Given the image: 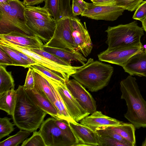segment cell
Here are the masks:
<instances>
[{
    "label": "cell",
    "mask_w": 146,
    "mask_h": 146,
    "mask_svg": "<svg viewBox=\"0 0 146 146\" xmlns=\"http://www.w3.org/2000/svg\"><path fill=\"white\" fill-rule=\"evenodd\" d=\"M12 116L14 125L31 133L40 128L46 113L38 106L29 96L23 86L19 85Z\"/></svg>",
    "instance_id": "obj_1"
},
{
    "label": "cell",
    "mask_w": 146,
    "mask_h": 146,
    "mask_svg": "<svg viewBox=\"0 0 146 146\" xmlns=\"http://www.w3.org/2000/svg\"><path fill=\"white\" fill-rule=\"evenodd\" d=\"M136 78L129 75L120 82L121 98L126 102L124 116L135 128L146 127V101L141 95Z\"/></svg>",
    "instance_id": "obj_2"
},
{
    "label": "cell",
    "mask_w": 146,
    "mask_h": 146,
    "mask_svg": "<svg viewBox=\"0 0 146 146\" xmlns=\"http://www.w3.org/2000/svg\"><path fill=\"white\" fill-rule=\"evenodd\" d=\"M113 71L110 65L90 58L71 76L89 91L96 92L108 85Z\"/></svg>",
    "instance_id": "obj_3"
},
{
    "label": "cell",
    "mask_w": 146,
    "mask_h": 146,
    "mask_svg": "<svg viewBox=\"0 0 146 146\" xmlns=\"http://www.w3.org/2000/svg\"><path fill=\"white\" fill-rule=\"evenodd\" d=\"M144 31L136 21L126 24L109 26L105 31L107 33L106 42L108 48L142 45L141 38L144 34Z\"/></svg>",
    "instance_id": "obj_4"
},
{
    "label": "cell",
    "mask_w": 146,
    "mask_h": 146,
    "mask_svg": "<svg viewBox=\"0 0 146 146\" xmlns=\"http://www.w3.org/2000/svg\"><path fill=\"white\" fill-rule=\"evenodd\" d=\"M12 8L6 14L0 13V34L15 32L25 35L37 36L27 24L25 15L26 6L19 0H10Z\"/></svg>",
    "instance_id": "obj_5"
},
{
    "label": "cell",
    "mask_w": 146,
    "mask_h": 146,
    "mask_svg": "<svg viewBox=\"0 0 146 146\" xmlns=\"http://www.w3.org/2000/svg\"><path fill=\"white\" fill-rule=\"evenodd\" d=\"M54 119L47 118L40 127L39 131L46 146H76L78 141L73 132L60 129L55 123Z\"/></svg>",
    "instance_id": "obj_6"
},
{
    "label": "cell",
    "mask_w": 146,
    "mask_h": 146,
    "mask_svg": "<svg viewBox=\"0 0 146 146\" xmlns=\"http://www.w3.org/2000/svg\"><path fill=\"white\" fill-rule=\"evenodd\" d=\"M5 45L23 52L36 60L38 64L58 75L67 81L72 75L82 66H68L52 61L31 50L28 47L15 45L7 42H0Z\"/></svg>",
    "instance_id": "obj_7"
},
{
    "label": "cell",
    "mask_w": 146,
    "mask_h": 146,
    "mask_svg": "<svg viewBox=\"0 0 146 146\" xmlns=\"http://www.w3.org/2000/svg\"><path fill=\"white\" fill-rule=\"evenodd\" d=\"M43 46L76 50L72 36L71 24L70 18L67 17L56 21V25L51 38Z\"/></svg>",
    "instance_id": "obj_8"
},
{
    "label": "cell",
    "mask_w": 146,
    "mask_h": 146,
    "mask_svg": "<svg viewBox=\"0 0 146 146\" xmlns=\"http://www.w3.org/2000/svg\"><path fill=\"white\" fill-rule=\"evenodd\" d=\"M143 50L142 45L107 48L99 54L98 58L101 61L122 67L132 56Z\"/></svg>",
    "instance_id": "obj_9"
},
{
    "label": "cell",
    "mask_w": 146,
    "mask_h": 146,
    "mask_svg": "<svg viewBox=\"0 0 146 146\" xmlns=\"http://www.w3.org/2000/svg\"><path fill=\"white\" fill-rule=\"evenodd\" d=\"M70 19L72 36L76 50L86 57L91 53L93 45L86 23L84 22L83 25L76 16L72 17Z\"/></svg>",
    "instance_id": "obj_10"
},
{
    "label": "cell",
    "mask_w": 146,
    "mask_h": 146,
    "mask_svg": "<svg viewBox=\"0 0 146 146\" xmlns=\"http://www.w3.org/2000/svg\"><path fill=\"white\" fill-rule=\"evenodd\" d=\"M125 10L117 5H98L87 2V7L81 15L96 20L113 21L122 15Z\"/></svg>",
    "instance_id": "obj_11"
},
{
    "label": "cell",
    "mask_w": 146,
    "mask_h": 146,
    "mask_svg": "<svg viewBox=\"0 0 146 146\" xmlns=\"http://www.w3.org/2000/svg\"><path fill=\"white\" fill-rule=\"evenodd\" d=\"M50 80L61 97L69 114L75 121L78 122L90 114L72 96L68 90L66 84Z\"/></svg>",
    "instance_id": "obj_12"
},
{
    "label": "cell",
    "mask_w": 146,
    "mask_h": 146,
    "mask_svg": "<svg viewBox=\"0 0 146 146\" xmlns=\"http://www.w3.org/2000/svg\"><path fill=\"white\" fill-rule=\"evenodd\" d=\"M66 85L71 94L86 111L92 114L96 111V101L82 84L72 79L66 81Z\"/></svg>",
    "instance_id": "obj_13"
},
{
    "label": "cell",
    "mask_w": 146,
    "mask_h": 146,
    "mask_svg": "<svg viewBox=\"0 0 146 146\" xmlns=\"http://www.w3.org/2000/svg\"><path fill=\"white\" fill-rule=\"evenodd\" d=\"M68 123L78 141L76 146H98V134L95 131L76 121H69Z\"/></svg>",
    "instance_id": "obj_14"
},
{
    "label": "cell",
    "mask_w": 146,
    "mask_h": 146,
    "mask_svg": "<svg viewBox=\"0 0 146 146\" xmlns=\"http://www.w3.org/2000/svg\"><path fill=\"white\" fill-rule=\"evenodd\" d=\"M0 42H7L21 46L30 48H41L44 44L37 36L25 35L12 32L6 34H0Z\"/></svg>",
    "instance_id": "obj_15"
},
{
    "label": "cell",
    "mask_w": 146,
    "mask_h": 146,
    "mask_svg": "<svg viewBox=\"0 0 146 146\" xmlns=\"http://www.w3.org/2000/svg\"><path fill=\"white\" fill-rule=\"evenodd\" d=\"M26 17L27 26L42 40L47 42L51 38L55 29L56 20L47 21L27 16Z\"/></svg>",
    "instance_id": "obj_16"
},
{
    "label": "cell",
    "mask_w": 146,
    "mask_h": 146,
    "mask_svg": "<svg viewBox=\"0 0 146 146\" xmlns=\"http://www.w3.org/2000/svg\"><path fill=\"white\" fill-rule=\"evenodd\" d=\"M122 67L130 75L146 77V52L143 50L135 54Z\"/></svg>",
    "instance_id": "obj_17"
},
{
    "label": "cell",
    "mask_w": 146,
    "mask_h": 146,
    "mask_svg": "<svg viewBox=\"0 0 146 146\" xmlns=\"http://www.w3.org/2000/svg\"><path fill=\"white\" fill-rule=\"evenodd\" d=\"M122 122L104 115L101 111H98L80 121V124L89 127L94 131L98 127L117 126Z\"/></svg>",
    "instance_id": "obj_18"
},
{
    "label": "cell",
    "mask_w": 146,
    "mask_h": 146,
    "mask_svg": "<svg viewBox=\"0 0 146 146\" xmlns=\"http://www.w3.org/2000/svg\"><path fill=\"white\" fill-rule=\"evenodd\" d=\"M42 48L45 51L61 58L70 64L71 62L74 61L78 62L83 65L88 61L85 57L77 50L73 51L66 48L46 46H43Z\"/></svg>",
    "instance_id": "obj_19"
},
{
    "label": "cell",
    "mask_w": 146,
    "mask_h": 146,
    "mask_svg": "<svg viewBox=\"0 0 146 146\" xmlns=\"http://www.w3.org/2000/svg\"><path fill=\"white\" fill-rule=\"evenodd\" d=\"M33 70L35 83L34 89L55 106L56 99L48 78L43 74Z\"/></svg>",
    "instance_id": "obj_20"
},
{
    "label": "cell",
    "mask_w": 146,
    "mask_h": 146,
    "mask_svg": "<svg viewBox=\"0 0 146 146\" xmlns=\"http://www.w3.org/2000/svg\"><path fill=\"white\" fill-rule=\"evenodd\" d=\"M25 90L38 106L52 117L59 119L57 110L51 101L41 95L34 88Z\"/></svg>",
    "instance_id": "obj_21"
},
{
    "label": "cell",
    "mask_w": 146,
    "mask_h": 146,
    "mask_svg": "<svg viewBox=\"0 0 146 146\" xmlns=\"http://www.w3.org/2000/svg\"><path fill=\"white\" fill-rule=\"evenodd\" d=\"M16 96V90L14 89L0 93V109L12 116L15 108Z\"/></svg>",
    "instance_id": "obj_22"
},
{
    "label": "cell",
    "mask_w": 146,
    "mask_h": 146,
    "mask_svg": "<svg viewBox=\"0 0 146 146\" xmlns=\"http://www.w3.org/2000/svg\"><path fill=\"white\" fill-rule=\"evenodd\" d=\"M105 127L119 134L130 142L132 146H136L135 134V128L132 123L122 122L119 125L117 126Z\"/></svg>",
    "instance_id": "obj_23"
},
{
    "label": "cell",
    "mask_w": 146,
    "mask_h": 146,
    "mask_svg": "<svg viewBox=\"0 0 146 146\" xmlns=\"http://www.w3.org/2000/svg\"><path fill=\"white\" fill-rule=\"evenodd\" d=\"M25 13L26 16L36 19L47 21L55 20L48 9L44 7H41L39 6H26Z\"/></svg>",
    "instance_id": "obj_24"
},
{
    "label": "cell",
    "mask_w": 146,
    "mask_h": 146,
    "mask_svg": "<svg viewBox=\"0 0 146 146\" xmlns=\"http://www.w3.org/2000/svg\"><path fill=\"white\" fill-rule=\"evenodd\" d=\"M14 80L11 72H8L5 66L0 65V93L15 88Z\"/></svg>",
    "instance_id": "obj_25"
},
{
    "label": "cell",
    "mask_w": 146,
    "mask_h": 146,
    "mask_svg": "<svg viewBox=\"0 0 146 146\" xmlns=\"http://www.w3.org/2000/svg\"><path fill=\"white\" fill-rule=\"evenodd\" d=\"M31 132L20 129L15 135L11 136L0 142V146H17L29 136Z\"/></svg>",
    "instance_id": "obj_26"
},
{
    "label": "cell",
    "mask_w": 146,
    "mask_h": 146,
    "mask_svg": "<svg viewBox=\"0 0 146 146\" xmlns=\"http://www.w3.org/2000/svg\"><path fill=\"white\" fill-rule=\"evenodd\" d=\"M0 48L10 56L13 60L14 66H21L25 68L30 67L29 63L16 53L12 48L2 44H0Z\"/></svg>",
    "instance_id": "obj_27"
},
{
    "label": "cell",
    "mask_w": 146,
    "mask_h": 146,
    "mask_svg": "<svg viewBox=\"0 0 146 146\" xmlns=\"http://www.w3.org/2000/svg\"><path fill=\"white\" fill-rule=\"evenodd\" d=\"M30 67L33 69L43 74L54 81L63 84H66V81L65 80L39 64L31 65Z\"/></svg>",
    "instance_id": "obj_28"
},
{
    "label": "cell",
    "mask_w": 146,
    "mask_h": 146,
    "mask_svg": "<svg viewBox=\"0 0 146 146\" xmlns=\"http://www.w3.org/2000/svg\"><path fill=\"white\" fill-rule=\"evenodd\" d=\"M95 131L98 135H103L113 138L126 145L127 146H132L131 144L115 132L107 128L101 127L96 129Z\"/></svg>",
    "instance_id": "obj_29"
},
{
    "label": "cell",
    "mask_w": 146,
    "mask_h": 146,
    "mask_svg": "<svg viewBox=\"0 0 146 146\" xmlns=\"http://www.w3.org/2000/svg\"><path fill=\"white\" fill-rule=\"evenodd\" d=\"M21 146H46L44 140L39 131L33 132L32 135L25 139L22 143Z\"/></svg>",
    "instance_id": "obj_30"
},
{
    "label": "cell",
    "mask_w": 146,
    "mask_h": 146,
    "mask_svg": "<svg viewBox=\"0 0 146 146\" xmlns=\"http://www.w3.org/2000/svg\"><path fill=\"white\" fill-rule=\"evenodd\" d=\"M7 117L0 118V139L8 135L14 130V124Z\"/></svg>",
    "instance_id": "obj_31"
},
{
    "label": "cell",
    "mask_w": 146,
    "mask_h": 146,
    "mask_svg": "<svg viewBox=\"0 0 146 146\" xmlns=\"http://www.w3.org/2000/svg\"><path fill=\"white\" fill-rule=\"evenodd\" d=\"M70 0H59V19L74 16L70 5Z\"/></svg>",
    "instance_id": "obj_32"
},
{
    "label": "cell",
    "mask_w": 146,
    "mask_h": 146,
    "mask_svg": "<svg viewBox=\"0 0 146 146\" xmlns=\"http://www.w3.org/2000/svg\"><path fill=\"white\" fill-rule=\"evenodd\" d=\"M29 48L30 50L52 61L64 65L72 66L71 64H69L61 58L45 51L42 48Z\"/></svg>",
    "instance_id": "obj_33"
},
{
    "label": "cell",
    "mask_w": 146,
    "mask_h": 146,
    "mask_svg": "<svg viewBox=\"0 0 146 146\" xmlns=\"http://www.w3.org/2000/svg\"><path fill=\"white\" fill-rule=\"evenodd\" d=\"M44 7L48 9L56 21L59 19V0H44Z\"/></svg>",
    "instance_id": "obj_34"
},
{
    "label": "cell",
    "mask_w": 146,
    "mask_h": 146,
    "mask_svg": "<svg viewBox=\"0 0 146 146\" xmlns=\"http://www.w3.org/2000/svg\"><path fill=\"white\" fill-rule=\"evenodd\" d=\"M143 0H115L116 5L125 10L133 11L135 10Z\"/></svg>",
    "instance_id": "obj_35"
},
{
    "label": "cell",
    "mask_w": 146,
    "mask_h": 146,
    "mask_svg": "<svg viewBox=\"0 0 146 146\" xmlns=\"http://www.w3.org/2000/svg\"><path fill=\"white\" fill-rule=\"evenodd\" d=\"M98 146H127L125 143L109 136L98 135Z\"/></svg>",
    "instance_id": "obj_36"
},
{
    "label": "cell",
    "mask_w": 146,
    "mask_h": 146,
    "mask_svg": "<svg viewBox=\"0 0 146 146\" xmlns=\"http://www.w3.org/2000/svg\"><path fill=\"white\" fill-rule=\"evenodd\" d=\"M146 17V0L143 1L135 10L133 16V19L141 21Z\"/></svg>",
    "instance_id": "obj_37"
},
{
    "label": "cell",
    "mask_w": 146,
    "mask_h": 146,
    "mask_svg": "<svg viewBox=\"0 0 146 146\" xmlns=\"http://www.w3.org/2000/svg\"><path fill=\"white\" fill-rule=\"evenodd\" d=\"M35 83L33 70L30 67L27 73L25 83L23 86L24 89L25 90H32L34 88Z\"/></svg>",
    "instance_id": "obj_38"
},
{
    "label": "cell",
    "mask_w": 146,
    "mask_h": 146,
    "mask_svg": "<svg viewBox=\"0 0 146 146\" xmlns=\"http://www.w3.org/2000/svg\"><path fill=\"white\" fill-rule=\"evenodd\" d=\"M0 65L5 66H14L11 58L5 52L0 48Z\"/></svg>",
    "instance_id": "obj_39"
},
{
    "label": "cell",
    "mask_w": 146,
    "mask_h": 146,
    "mask_svg": "<svg viewBox=\"0 0 146 146\" xmlns=\"http://www.w3.org/2000/svg\"><path fill=\"white\" fill-rule=\"evenodd\" d=\"M54 122L56 125L62 130L69 132H72L69 125L68 121L55 118Z\"/></svg>",
    "instance_id": "obj_40"
},
{
    "label": "cell",
    "mask_w": 146,
    "mask_h": 146,
    "mask_svg": "<svg viewBox=\"0 0 146 146\" xmlns=\"http://www.w3.org/2000/svg\"><path fill=\"white\" fill-rule=\"evenodd\" d=\"M13 50L17 53L19 56L26 61L30 64V66L38 64L37 62L33 58L29 56L25 53L21 52L14 48H12Z\"/></svg>",
    "instance_id": "obj_41"
},
{
    "label": "cell",
    "mask_w": 146,
    "mask_h": 146,
    "mask_svg": "<svg viewBox=\"0 0 146 146\" xmlns=\"http://www.w3.org/2000/svg\"><path fill=\"white\" fill-rule=\"evenodd\" d=\"M72 8L74 16L81 15L84 11L82 8L73 1H72Z\"/></svg>",
    "instance_id": "obj_42"
},
{
    "label": "cell",
    "mask_w": 146,
    "mask_h": 146,
    "mask_svg": "<svg viewBox=\"0 0 146 146\" xmlns=\"http://www.w3.org/2000/svg\"><path fill=\"white\" fill-rule=\"evenodd\" d=\"M92 3L95 5L112 6L116 5L115 0H97Z\"/></svg>",
    "instance_id": "obj_43"
},
{
    "label": "cell",
    "mask_w": 146,
    "mask_h": 146,
    "mask_svg": "<svg viewBox=\"0 0 146 146\" xmlns=\"http://www.w3.org/2000/svg\"><path fill=\"white\" fill-rule=\"evenodd\" d=\"M11 8L9 1L6 3H0V13L3 14H8L11 11Z\"/></svg>",
    "instance_id": "obj_44"
},
{
    "label": "cell",
    "mask_w": 146,
    "mask_h": 146,
    "mask_svg": "<svg viewBox=\"0 0 146 146\" xmlns=\"http://www.w3.org/2000/svg\"><path fill=\"white\" fill-rule=\"evenodd\" d=\"M44 0H23V4L25 6H33L42 3Z\"/></svg>",
    "instance_id": "obj_45"
},
{
    "label": "cell",
    "mask_w": 146,
    "mask_h": 146,
    "mask_svg": "<svg viewBox=\"0 0 146 146\" xmlns=\"http://www.w3.org/2000/svg\"><path fill=\"white\" fill-rule=\"evenodd\" d=\"M72 1L80 6L84 11L87 7V2L83 0H72Z\"/></svg>",
    "instance_id": "obj_46"
},
{
    "label": "cell",
    "mask_w": 146,
    "mask_h": 146,
    "mask_svg": "<svg viewBox=\"0 0 146 146\" xmlns=\"http://www.w3.org/2000/svg\"><path fill=\"white\" fill-rule=\"evenodd\" d=\"M140 21L142 23V28L146 33V17Z\"/></svg>",
    "instance_id": "obj_47"
},
{
    "label": "cell",
    "mask_w": 146,
    "mask_h": 146,
    "mask_svg": "<svg viewBox=\"0 0 146 146\" xmlns=\"http://www.w3.org/2000/svg\"><path fill=\"white\" fill-rule=\"evenodd\" d=\"M10 0H0V3H9Z\"/></svg>",
    "instance_id": "obj_48"
},
{
    "label": "cell",
    "mask_w": 146,
    "mask_h": 146,
    "mask_svg": "<svg viewBox=\"0 0 146 146\" xmlns=\"http://www.w3.org/2000/svg\"><path fill=\"white\" fill-rule=\"evenodd\" d=\"M141 145L142 146H146V136L145 140L143 142Z\"/></svg>",
    "instance_id": "obj_49"
},
{
    "label": "cell",
    "mask_w": 146,
    "mask_h": 146,
    "mask_svg": "<svg viewBox=\"0 0 146 146\" xmlns=\"http://www.w3.org/2000/svg\"><path fill=\"white\" fill-rule=\"evenodd\" d=\"M90 0L92 2H94V1H95L97 0Z\"/></svg>",
    "instance_id": "obj_50"
},
{
    "label": "cell",
    "mask_w": 146,
    "mask_h": 146,
    "mask_svg": "<svg viewBox=\"0 0 146 146\" xmlns=\"http://www.w3.org/2000/svg\"><path fill=\"white\" fill-rule=\"evenodd\" d=\"M145 51L146 52V48H145Z\"/></svg>",
    "instance_id": "obj_51"
},
{
    "label": "cell",
    "mask_w": 146,
    "mask_h": 146,
    "mask_svg": "<svg viewBox=\"0 0 146 146\" xmlns=\"http://www.w3.org/2000/svg\"></svg>",
    "instance_id": "obj_52"
}]
</instances>
